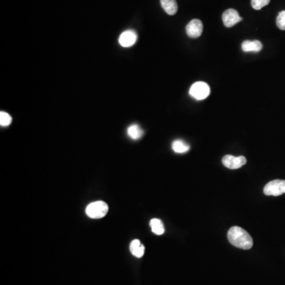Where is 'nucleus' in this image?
Returning <instances> with one entry per match:
<instances>
[{
    "mask_svg": "<svg viewBox=\"0 0 285 285\" xmlns=\"http://www.w3.org/2000/svg\"><path fill=\"white\" fill-rule=\"evenodd\" d=\"M227 239L230 244L240 249H249L253 247V239L250 235L242 227L236 226L231 227L227 232Z\"/></svg>",
    "mask_w": 285,
    "mask_h": 285,
    "instance_id": "nucleus-1",
    "label": "nucleus"
},
{
    "mask_svg": "<svg viewBox=\"0 0 285 285\" xmlns=\"http://www.w3.org/2000/svg\"><path fill=\"white\" fill-rule=\"evenodd\" d=\"M109 211V207L106 202H95L90 203L86 207V215L92 219H101L106 216Z\"/></svg>",
    "mask_w": 285,
    "mask_h": 285,
    "instance_id": "nucleus-2",
    "label": "nucleus"
},
{
    "mask_svg": "<svg viewBox=\"0 0 285 285\" xmlns=\"http://www.w3.org/2000/svg\"><path fill=\"white\" fill-rule=\"evenodd\" d=\"M190 94L197 100H204L210 94V87L204 82H197L190 87Z\"/></svg>",
    "mask_w": 285,
    "mask_h": 285,
    "instance_id": "nucleus-3",
    "label": "nucleus"
},
{
    "mask_svg": "<svg viewBox=\"0 0 285 285\" xmlns=\"http://www.w3.org/2000/svg\"><path fill=\"white\" fill-rule=\"evenodd\" d=\"M264 194L266 196H277L285 194V180H273L264 188Z\"/></svg>",
    "mask_w": 285,
    "mask_h": 285,
    "instance_id": "nucleus-4",
    "label": "nucleus"
},
{
    "mask_svg": "<svg viewBox=\"0 0 285 285\" xmlns=\"http://www.w3.org/2000/svg\"><path fill=\"white\" fill-rule=\"evenodd\" d=\"M222 163L223 165L228 169H236L244 166L246 163V159L244 156L235 157V156L227 155L223 158Z\"/></svg>",
    "mask_w": 285,
    "mask_h": 285,
    "instance_id": "nucleus-5",
    "label": "nucleus"
},
{
    "mask_svg": "<svg viewBox=\"0 0 285 285\" xmlns=\"http://www.w3.org/2000/svg\"><path fill=\"white\" fill-rule=\"evenodd\" d=\"M222 19H223L224 26L229 28L241 22L243 18L240 16L237 10L235 9H228L223 12Z\"/></svg>",
    "mask_w": 285,
    "mask_h": 285,
    "instance_id": "nucleus-6",
    "label": "nucleus"
},
{
    "mask_svg": "<svg viewBox=\"0 0 285 285\" xmlns=\"http://www.w3.org/2000/svg\"><path fill=\"white\" fill-rule=\"evenodd\" d=\"M203 32V23L199 19H194L186 26V34L191 38H198Z\"/></svg>",
    "mask_w": 285,
    "mask_h": 285,
    "instance_id": "nucleus-7",
    "label": "nucleus"
},
{
    "mask_svg": "<svg viewBox=\"0 0 285 285\" xmlns=\"http://www.w3.org/2000/svg\"><path fill=\"white\" fill-rule=\"evenodd\" d=\"M136 41H137V34L136 32L133 30H126L121 34L120 38H119V44L122 47L128 48L134 45Z\"/></svg>",
    "mask_w": 285,
    "mask_h": 285,
    "instance_id": "nucleus-8",
    "label": "nucleus"
},
{
    "mask_svg": "<svg viewBox=\"0 0 285 285\" xmlns=\"http://www.w3.org/2000/svg\"><path fill=\"white\" fill-rule=\"evenodd\" d=\"M262 48V44L259 41H245L242 44V49L244 52H260Z\"/></svg>",
    "mask_w": 285,
    "mask_h": 285,
    "instance_id": "nucleus-9",
    "label": "nucleus"
},
{
    "mask_svg": "<svg viewBox=\"0 0 285 285\" xmlns=\"http://www.w3.org/2000/svg\"><path fill=\"white\" fill-rule=\"evenodd\" d=\"M161 6L166 14L174 15L178 12V6L176 0H160Z\"/></svg>",
    "mask_w": 285,
    "mask_h": 285,
    "instance_id": "nucleus-10",
    "label": "nucleus"
},
{
    "mask_svg": "<svg viewBox=\"0 0 285 285\" xmlns=\"http://www.w3.org/2000/svg\"><path fill=\"white\" fill-rule=\"evenodd\" d=\"M130 251L132 253V255L138 257V258H140L144 256L145 247L140 243V240H135L130 244Z\"/></svg>",
    "mask_w": 285,
    "mask_h": 285,
    "instance_id": "nucleus-11",
    "label": "nucleus"
},
{
    "mask_svg": "<svg viewBox=\"0 0 285 285\" xmlns=\"http://www.w3.org/2000/svg\"><path fill=\"white\" fill-rule=\"evenodd\" d=\"M150 226L152 228V232L157 236H161L165 232V227L163 223L159 219H152L150 222Z\"/></svg>",
    "mask_w": 285,
    "mask_h": 285,
    "instance_id": "nucleus-12",
    "label": "nucleus"
},
{
    "mask_svg": "<svg viewBox=\"0 0 285 285\" xmlns=\"http://www.w3.org/2000/svg\"><path fill=\"white\" fill-rule=\"evenodd\" d=\"M172 149L176 153H186L190 150V145L182 140H174L172 144Z\"/></svg>",
    "mask_w": 285,
    "mask_h": 285,
    "instance_id": "nucleus-13",
    "label": "nucleus"
},
{
    "mask_svg": "<svg viewBox=\"0 0 285 285\" xmlns=\"http://www.w3.org/2000/svg\"><path fill=\"white\" fill-rule=\"evenodd\" d=\"M128 135L132 140H139L144 135V131L137 124H132L128 127Z\"/></svg>",
    "mask_w": 285,
    "mask_h": 285,
    "instance_id": "nucleus-14",
    "label": "nucleus"
},
{
    "mask_svg": "<svg viewBox=\"0 0 285 285\" xmlns=\"http://www.w3.org/2000/svg\"><path fill=\"white\" fill-rule=\"evenodd\" d=\"M12 122V118L10 114H7L6 112H1L0 113V124L1 126H8Z\"/></svg>",
    "mask_w": 285,
    "mask_h": 285,
    "instance_id": "nucleus-15",
    "label": "nucleus"
},
{
    "mask_svg": "<svg viewBox=\"0 0 285 285\" xmlns=\"http://www.w3.org/2000/svg\"><path fill=\"white\" fill-rule=\"evenodd\" d=\"M270 0H251L252 7L255 10H261L264 6H267Z\"/></svg>",
    "mask_w": 285,
    "mask_h": 285,
    "instance_id": "nucleus-16",
    "label": "nucleus"
},
{
    "mask_svg": "<svg viewBox=\"0 0 285 285\" xmlns=\"http://www.w3.org/2000/svg\"><path fill=\"white\" fill-rule=\"evenodd\" d=\"M277 26L280 30H285V10L281 11L277 18Z\"/></svg>",
    "mask_w": 285,
    "mask_h": 285,
    "instance_id": "nucleus-17",
    "label": "nucleus"
}]
</instances>
